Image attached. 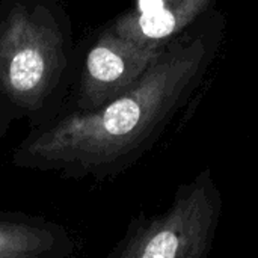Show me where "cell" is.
Wrapping results in <instances>:
<instances>
[{"mask_svg": "<svg viewBox=\"0 0 258 258\" xmlns=\"http://www.w3.org/2000/svg\"><path fill=\"white\" fill-rule=\"evenodd\" d=\"M206 38L166 48L125 95L60 119L27 139L14 165L70 178L115 177L159 139L207 65Z\"/></svg>", "mask_w": 258, "mask_h": 258, "instance_id": "cell-1", "label": "cell"}, {"mask_svg": "<svg viewBox=\"0 0 258 258\" xmlns=\"http://www.w3.org/2000/svg\"><path fill=\"white\" fill-rule=\"evenodd\" d=\"M165 50V44L138 42L110 29L88 53L79 98L80 109L92 112L125 95Z\"/></svg>", "mask_w": 258, "mask_h": 258, "instance_id": "cell-4", "label": "cell"}, {"mask_svg": "<svg viewBox=\"0 0 258 258\" xmlns=\"http://www.w3.org/2000/svg\"><path fill=\"white\" fill-rule=\"evenodd\" d=\"M63 65L62 39L47 14L14 9L0 30V86L18 106L36 109Z\"/></svg>", "mask_w": 258, "mask_h": 258, "instance_id": "cell-3", "label": "cell"}, {"mask_svg": "<svg viewBox=\"0 0 258 258\" xmlns=\"http://www.w3.org/2000/svg\"><path fill=\"white\" fill-rule=\"evenodd\" d=\"M222 215L210 171L177 189L171 206L135 218L107 258H209Z\"/></svg>", "mask_w": 258, "mask_h": 258, "instance_id": "cell-2", "label": "cell"}, {"mask_svg": "<svg viewBox=\"0 0 258 258\" xmlns=\"http://www.w3.org/2000/svg\"><path fill=\"white\" fill-rule=\"evenodd\" d=\"M5 254H6V234L0 224V258H5Z\"/></svg>", "mask_w": 258, "mask_h": 258, "instance_id": "cell-6", "label": "cell"}, {"mask_svg": "<svg viewBox=\"0 0 258 258\" xmlns=\"http://www.w3.org/2000/svg\"><path fill=\"white\" fill-rule=\"evenodd\" d=\"M212 3L213 0H162L154 8L122 15L112 30L138 42L165 44L192 24Z\"/></svg>", "mask_w": 258, "mask_h": 258, "instance_id": "cell-5", "label": "cell"}]
</instances>
